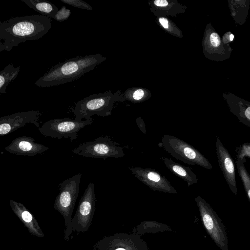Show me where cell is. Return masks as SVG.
Here are the masks:
<instances>
[{"label":"cell","mask_w":250,"mask_h":250,"mask_svg":"<svg viewBox=\"0 0 250 250\" xmlns=\"http://www.w3.org/2000/svg\"><path fill=\"white\" fill-rule=\"evenodd\" d=\"M175 159L190 165H197L210 169L212 166L209 161L198 150L186 142L170 135H164L158 143Z\"/></svg>","instance_id":"4"},{"label":"cell","mask_w":250,"mask_h":250,"mask_svg":"<svg viewBox=\"0 0 250 250\" xmlns=\"http://www.w3.org/2000/svg\"><path fill=\"white\" fill-rule=\"evenodd\" d=\"M128 168L135 178L153 190L168 193H177L167 178L155 169L140 167H128Z\"/></svg>","instance_id":"11"},{"label":"cell","mask_w":250,"mask_h":250,"mask_svg":"<svg viewBox=\"0 0 250 250\" xmlns=\"http://www.w3.org/2000/svg\"><path fill=\"white\" fill-rule=\"evenodd\" d=\"M82 174L77 173L59 184V193L56 196L53 207L63 217L64 220V239L68 241L72 232L70 226L72 216L79 195L80 185Z\"/></svg>","instance_id":"3"},{"label":"cell","mask_w":250,"mask_h":250,"mask_svg":"<svg viewBox=\"0 0 250 250\" xmlns=\"http://www.w3.org/2000/svg\"><path fill=\"white\" fill-rule=\"evenodd\" d=\"M32 137L22 136L14 139L4 149L10 154L33 156L46 151L49 147L37 143Z\"/></svg>","instance_id":"12"},{"label":"cell","mask_w":250,"mask_h":250,"mask_svg":"<svg viewBox=\"0 0 250 250\" xmlns=\"http://www.w3.org/2000/svg\"><path fill=\"white\" fill-rule=\"evenodd\" d=\"M61 2L67 4L76 8L83 10H92V7L82 0H60Z\"/></svg>","instance_id":"20"},{"label":"cell","mask_w":250,"mask_h":250,"mask_svg":"<svg viewBox=\"0 0 250 250\" xmlns=\"http://www.w3.org/2000/svg\"><path fill=\"white\" fill-rule=\"evenodd\" d=\"M245 116L250 120V106H248L245 111Z\"/></svg>","instance_id":"27"},{"label":"cell","mask_w":250,"mask_h":250,"mask_svg":"<svg viewBox=\"0 0 250 250\" xmlns=\"http://www.w3.org/2000/svg\"><path fill=\"white\" fill-rule=\"evenodd\" d=\"M12 211L26 228L31 235L38 238L44 236L38 221L32 213L21 203L10 200Z\"/></svg>","instance_id":"14"},{"label":"cell","mask_w":250,"mask_h":250,"mask_svg":"<svg viewBox=\"0 0 250 250\" xmlns=\"http://www.w3.org/2000/svg\"><path fill=\"white\" fill-rule=\"evenodd\" d=\"M72 152L83 157L104 159L120 158L125 155L124 148L107 135L80 144Z\"/></svg>","instance_id":"6"},{"label":"cell","mask_w":250,"mask_h":250,"mask_svg":"<svg viewBox=\"0 0 250 250\" xmlns=\"http://www.w3.org/2000/svg\"><path fill=\"white\" fill-rule=\"evenodd\" d=\"M96 195L94 185L88 184L81 197L72 218L71 231L77 233L87 231L92 224L95 210Z\"/></svg>","instance_id":"9"},{"label":"cell","mask_w":250,"mask_h":250,"mask_svg":"<svg viewBox=\"0 0 250 250\" xmlns=\"http://www.w3.org/2000/svg\"><path fill=\"white\" fill-rule=\"evenodd\" d=\"M216 146L219 167L230 189L236 194L235 170L233 162L228 150L218 138H217Z\"/></svg>","instance_id":"13"},{"label":"cell","mask_w":250,"mask_h":250,"mask_svg":"<svg viewBox=\"0 0 250 250\" xmlns=\"http://www.w3.org/2000/svg\"><path fill=\"white\" fill-rule=\"evenodd\" d=\"M161 159L166 167L171 172L187 182L188 187L197 183L198 179L189 167L176 163L169 158L163 157Z\"/></svg>","instance_id":"16"},{"label":"cell","mask_w":250,"mask_h":250,"mask_svg":"<svg viewBox=\"0 0 250 250\" xmlns=\"http://www.w3.org/2000/svg\"><path fill=\"white\" fill-rule=\"evenodd\" d=\"M195 200L207 232L222 250H228V237L221 220L201 197L197 196Z\"/></svg>","instance_id":"8"},{"label":"cell","mask_w":250,"mask_h":250,"mask_svg":"<svg viewBox=\"0 0 250 250\" xmlns=\"http://www.w3.org/2000/svg\"><path fill=\"white\" fill-rule=\"evenodd\" d=\"M115 101L114 96L110 93L90 95L75 104L72 110L75 120L82 121L84 118L85 120H93L91 116L95 115L109 116Z\"/></svg>","instance_id":"5"},{"label":"cell","mask_w":250,"mask_h":250,"mask_svg":"<svg viewBox=\"0 0 250 250\" xmlns=\"http://www.w3.org/2000/svg\"><path fill=\"white\" fill-rule=\"evenodd\" d=\"M237 166L246 191L250 200V176L244 166L242 159L239 158L237 162Z\"/></svg>","instance_id":"19"},{"label":"cell","mask_w":250,"mask_h":250,"mask_svg":"<svg viewBox=\"0 0 250 250\" xmlns=\"http://www.w3.org/2000/svg\"><path fill=\"white\" fill-rule=\"evenodd\" d=\"M246 156H250V144L243 146L240 152L239 158L242 159Z\"/></svg>","instance_id":"22"},{"label":"cell","mask_w":250,"mask_h":250,"mask_svg":"<svg viewBox=\"0 0 250 250\" xmlns=\"http://www.w3.org/2000/svg\"><path fill=\"white\" fill-rule=\"evenodd\" d=\"M42 115L39 110L19 112L0 118V136L9 134L27 124L40 127L38 120Z\"/></svg>","instance_id":"10"},{"label":"cell","mask_w":250,"mask_h":250,"mask_svg":"<svg viewBox=\"0 0 250 250\" xmlns=\"http://www.w3.org/2000/svg\"><path fill=\"white\" fill-rule=\"evenodd\" d=\"M144 96V92L142 89L136 90L133 94V98L136 101L142 99Z\"/></svg>","instance_id":"24"},{"label":"cell","mask_w":250,"mask_h":250,"mask_svg":"<svg viewBox=\"0 0 250 250\" xmlns=\"http://www.w3.org/2000/svg\"><path fill=\"white\" fill-rule=\"evenodd\" d=\"M20 71V66L14 67L13 64H9L0 72V93H6V89L8 85L14 80Z\"/></svg>","instance_id":"18"},{"label":"cell","mask_w":250,"mask_h":250,"mask_svg":"<svg viewBox=\"0 0 250 250\" xmlns=\"http://www.w3.org/2000/svg\"><path fill=\"white\" fill-rule=\"evenodd\" d=\"M136 122L141 131L145 134H146V129L145 123L141 118H138L136 120Z\"/></svg>","instance_id":"23"},{"label":"cell","mask_w":250,"mask_h":250,"mask_svg":"<svg viewBox=\"0 0 250 250\" xmlns=\"http://www.w3.org/2000/svg\"><path fill=\"white\" fill-rule=\"evenodd\" d=\"M70 14V10L66 9L65 6H62L52 18L58 21L62 22L67 20Z\"/></svg>","instance_id":"21"},{"label":"cell","mask_w":250,"mask_h":250,"mask_svg":"<svg viewBox=\"0 0 250 250\" xmlns=\"http://www.w3.org/2000/svg\"><path fill=\"white\" fill-rule=\"evenodd\" d=\"M208 45L211 49L214 60L222 61L229 58L230 55V46L221 40L218 34L215 31H211L208 37Z\"/></svg>","instance_id":"15"},{"label":"cell","mask_w":250,"mask_h":250,"mask_svg":"<svg viewBox=\"0 0 250 250\" xmlns=\"http://www.w3.org/2000/svg\"><path fill=\"white\" fill-rule=\"evenodd\" d=\"M159 22L165 28H168V22L167 19L165 18H159Z\"/></svg>","instance_id":"26"},{"label":"cell","mask_w":250,"mask_h":250,"mask_svg":"<svg viewBox=\"0 0 250 250\" xmlns=\"http://www.w3.org/2000/svg\"><path fill=\"white\" fill-rule=\"evenodd\" d=\"M29 7L42 15L53 18L59 9L51 2L44 0H21Z\"/></svg>","instance_id":"17"},{"label":"cell","mask_w":250,"mask_h":250,"mask_svg":"<svg viewBox=\"0 0 250 250\" xmlns=\"http://www.w3.org/2000/svg\"><path fill=\"white\" fill-rule=\"evenodd\" d=\"M92 124V120L78 121L68 117L53 119L44 123L39 131L45 137L69 139L72 142L77 138L81 129Z\"/></svg>","instance_id":"7"},{"label":"cell","mask_w":250,"mask_h":250,"mask_svg":"<svg viewBox=\"0 0 250 250\" xmlns=\"http://www.w3.org/2000/svg\"><path fill=\"white\" fill-rule=\"evenodd\" d=\"M51 18L42 15L13 17L0 22V51H10L26 41L42 38L51 29Z\"/></svg>","instance_id":"1"},{"label":"cell","mask_w":250,"mask_h":250,"mask_svg":"<svg viewBox=\"0 0 250 250\" xmlns=\"http://www.w3.org/2000/svg\"><path fill=\"white\" fill-rule=\"evenodd\" d=\"M154 4L160 7H165L168 5V2L166 0H156L154 1Z\"/></svg>","instance_id":"25"},{"label":"cell","mask_w":250,"mask_h":250,"mask_svg":"<svg viewBox=\"0 0 250 250\" xmlns=\"http://www.w3.org/2000/svg\"><path fill=\"white\" fill-rule=\"evenodd\" d=\"M105 59L100 54L77 56L54 66L35 84L41 87L56 86L79 79Z\"/></svg>","instance_id":"2"}]
</instances>
